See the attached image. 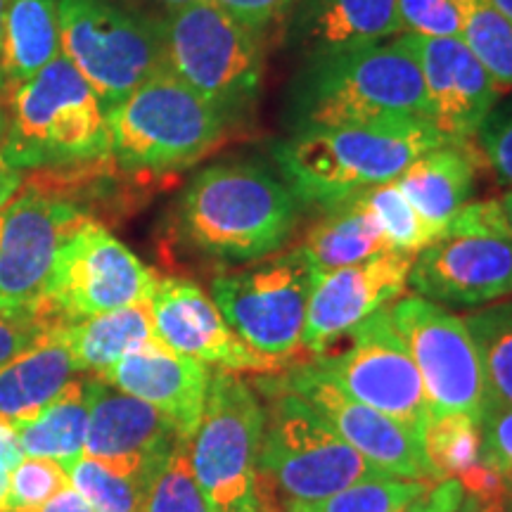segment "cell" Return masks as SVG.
Returning a JSON list of instances; mask_svg holds the SVG:
<instances>
[{
	"instance_id": "obj_28",
	"label": "cell",
	"mask_w": 512,
	"mask_h": 512,
	"mask_svg": "<svg viewBox=\"0 0 512 512\" xmlns=\"http://www.w3.org/2000/svg\"><path fill=\"white\" fill-rule=\"evenodd\" d=\"M403 34L396 0H313L306 36L313 53L380 43Z\"/></svg>"
},
{
	"instance_id": "obj_41",
	"label": "cell",
	"mask_w": 512,
	"mask_h": 512,
	"mask_svg": "<svg viewBox=\"0 0 512 512\" xmlns=\"http://www.w3.org/2000/svg\"><path fill=\"white\" fill-rule=\"evenodd\" d=\"M221 10H226L242 27L261 31L268 22L283 15L294 0H214Z\"/></svg>"
},
{
	"instance_id": "obj_8",
	"label": "cell",
	"mask_w": 512,
	"mask_h": 512,
	"mask_svg": "<svg viewBox=\"0 0 512 512\" xmlns=\"http://www.w3.org/2000/svg\"><path fill=\"white\" fill-rule=\"evenodd\" d=\"M60 53L110 110L166 67L162 24L114 0H57Z\"/></svg>"
},
{
	"instance_id": "obj_32",
	"label": "cell",
	"mask_w": 512,
	"mask_h": 512,
	"mask_svg": "<svg viewBox=\"0 0 512 512\" xmlns=\"http://www.w3.org/2000/svg\"><path fill=\"white\" fill-rule=\"evenodd\" d=\"M422 451L437 477L456 479L482 463V425L460 413H434L422 432Z\"/></svg>"
},
{
	"instance_id": "obj_29",
	"label": "cell",
	"mask_w": 512,
	"mask_h": 512,
	"mask_svg": "<svg viewBox=\"0 0 512 512\" xmlns=\"http://www.w3.org/2000/svg\"><path fill=\"white\" fill-rule=\"evenodd\" d=\"M463 320L482 356L489 408H512V299L484 306Z\"/></svg>"
},
{
	"instance_id": "obj_49",
	"label": "cell",
	"mask_w": 512,
	"mask_h": 512,
	"mask_svg": "<svg viewBox=\"0 0 512 512\" xmlns=\"http://www.w3.org/2000/svg\"><path fill=\"white\" fill-rule=\"evenodd\" d=\"M8 482L10 472L0 470V512H8Z\"/></svg>"
},
{
	"instance_id": "obj_5",
	"label": "cell",
	"mask_w": 512,
	"mask_h": 512,
	"mask_svg": "<svg viewBox=\"0 0 512 512\" xmlns=\"http://www.w3.org/2000/svg\"><path fill=\"white\" fill-rule=\"evenodd\" d=\"M228 124L166 67L107 110L114 164L147 174L197 164L226 138Z\"/></svg>"
},
{
	"instance_id": "obj_13",
	"label": "cell",
	"mask_w": 512,
	"mask_h": 512,
	"mask_svg": "<svg viewBox=\"0 0 512 512\" xmlns=\"http://www.w3.org/2000/svg\"><path fill=\"white\" fill-rule=\"evenodd\" d=\"M425 384L434 413H460L482 425L489 411V389L482 356L465 320L444 306L408 294L389 309Z\"/></svg>"
},
{
	"instance_id": "obj_7",
	"label": "cell",
	"mask_w": 512,
	"mask_h": 512,
	"mask_svg": "<svg viewBox=\"0 0 512 512\" xmlns=\"http://www.w3.org/2000/svg\"><path fill=\"white\" fill-rule=\"evenodd\" d=\"M159 24L169 72L228 121L252 110L264 79L259 31L242 27L214 0L169 10Z\"/></svg>"
},
{
	"instance_id": "obj_12",
	"label": "cell",
	"mask_w": 512,
	"mask_h": 512,
	"mask_svg": "<svg viewBox=\"0 0 512 512\" xmlns=\"http://www.w3.org/2000/svg\"><path fill=\"white\" fill-rule=\"evenodd\" d=\"M266 427V408L240 373L214 370L207 403L188 439L197 484L216 510L245 498L256 484V460Z\"/></svg>"
},
{
	"instance_id": "obj_47",
	"label": "cell",
	"mask_w": 512,
	"mask_h": 512,
	"mask_svg": "<svg viewBox=\"0 0 512 512\" xmlns=\"http://www.w3.org/2000/svg\"><path fill=\"white\" fill-rule=\"evenodd\" d=\"M24 181H27V174H24V171L12 169V166L0 162V209L15 200L19 192H22Z\"/></svg>"
},
{
	"instance_id": "obj_11",
	"label": "cell",
	"mask_w": 512,
	"mask_h": 512,
	"mask_svg": "<svg viewBox=\"0 0 512 512\" xmlns=\"http://www.w3.org/2000/svg\"><path fill=\"white\" fill-rule=\"evenodd\" d=\"M347 339L349 347L323 351L309 366L349 399L389 415L422 439L432 406L389 309L363 320Z\"/></svg>"
},
{
	"instance_id": "obj_30",
	"label": "cell",
	"mask_w": 512,
	"mask_h": 512,
	"mask_svg": "<svg viewBox=\"0 0 512 512\" xmlns=\"http://www.w3.org/2000/svg\"><path fill=\"white\" fill-rule=\"evenodd\" d=\"M157 472H119L86 456L67 465L69 484L95 512H143Z\"/></svg>"
},
{
	"instance_id": "obj_48",
	"label": "cell",
	"mask_w": 512,
	"mask_h": 512,
	"mask_svg": "<svg viewBox=\"0 0 512 512\" xmlns=\"http://www.w3.org/2000/svg\"><path fill=\"white\" fill-rule=\"evenodd\" d=\"M498 202H501V209H503L505 223H508L510 238H512V190H510V192H505V195L498 197Z\"/></svg>"
},
{
	"instance_id": "obj_33",
	"label": "cell",
	"mask_w": 512,
	"mask_h": 512,
	"mask_svg": "<svg viewBox=\"0 0 512 512\" xmlns=\"http://www.w3.org/2000/svg\"><path fill=\"white\" fill-rule=\"evenodd\" d=\"M434 484L413 479H368L311 503H283V512H403Z\"/></svg>"
},
{
	"instance_id": "obj_9",
	"label": "cell",
	"mask_w": 512,
	"mask_h": 512,
	"mask_svg": "<svg viewBox=\"0 0 512 512\" xmlns=\"http://www.w3.org/2000/svg\"><path fill=\"white\" fill-rule=\"evenodd\" d=\"M318 273L299 249L216 275L211 299L249 349L285 363L302 349L309 299Z\"/></svg>"
},
{
	"instance_id": "obj_31",
	"label": "cell",
	"mask_w": 512,
	"mask_h": 512,
	"mask_svg": "<svg viewBox=\"0 0 512 512\" xmlns=\"http://www.w3.org/2000/svg\"><path fill=\"white\" fill-rule=\"evenodd\" d=\"M460 38L501 91H512V19L489 0H456Z\"/></svg>"
},
{
	"instance_id": "obj_17",
	"label": "cell",
	"mask_w": 512,
	"mask_h": 512,
	"mask_svg": "<svg viewBox=\"0 0 512 512\" xmlns=\"http://www.w3.org/2000/svg\"><path fill=\"white\" fill-rule=\"evenodd\" d=\"M155 335L164 347L228 373H275L285 363L256 354L230 330L219 306L185 278H157L150 297Z\"/></svg>"
},
{
	"instance_id": "obj_2",
	"label": "cell",
	"mask_w": 512,
	"mask_h": 512,
	"mask_svg": "<svg viewBox=\"0 0 512 512\" xmlns=\"http://www.w3.org/2000/svg\"><path fill=\"white\" fill-rule=\"evenodd\" d=\"M299 219L287 183L256 162H219L185 185L176 228L197 252L233 264H254L280 252Z\"/></svg>"
},
{
	"instance_id": "obj_43",
	"label": "cell",
	"mask_w": 512,
	"mask_h": 512,
	"mask_svg": "<svg viewBox=\"0 0 512 512\" xmlns=\"http://www.w3.org/2000/svg\"><path fill=\"white\" fill-rule=\"evenodd\" d=\"M223 512H283V508H280L278 498L264 484L256 482L254 489L245 498H240L238 503H233Z\"/></svg>"
},
{
	"instance_id": "obj_52",
	"label": "cell",
	"mask_w": 512,
	"mask_h": 512,
	"mask_svg": "<svg viewBox=\"0 0 512 512\" xmlns=\"http://www.w3.org/2000/svg\"><path fill=\"white\" fill-rule=\"evenodd\" d=\"M489 3L496 5V8L501 10L505 17L512 19V0H489Z\"/></svg>"
},
{
	"instance_id": "obj_40",
	"label": "cell",
	"mask_w": 512,
	"mask_h": 512,
	"mask_svg": "<svg viewBox=\"0 0 512 512\" xmlns=\"http://www.w3.org/2000/svg\"><path fill=\"white\" fill-rule=\"evenodd\" d=\"M482 463L512 477V408H489L482 420Z\"/></svg>"
},
{
	"instance_id": "obj_44",
	"label": "cell",
	"mask_w": 512,
	"mask_h": 512,
	"mask_svg": "<svg viewBox=\"0 0 512 512\" xmlns=\"http://www.w3.org/2000/svg\"><path fill=\"white\" fill-rule=\"evenodd\" d=\"M460 484L458 479H444L434 484L427 494V512H456L460 503Z\"/></svg>"
},
{
	"instance_id": "obj_3",
	"label": "cell",
	"mask_w": 512,
	"mask_h": 512,
	"mask_svg": "<svg viewBox=\"0 0 512 512\" xmlns=\"http://www.w3.org/2000/svg\"><path fill=\"white\" fill-rule=\"evenodd\" d=\"M290 93L292 133L389 117L430 119L420 64L401 34L389 43L311 53Z\"/></svg>"
},
{
	"instance_id": "obj_18",
	"label": "cell",
	"mask_w": 512,
	"mask_h": 512,
	"mask_svg": "<svg viewBox=\"0 0 512 512\" xmlns=\"http://www.w3.org/2000/svg\"><path fill=\"white\" fill-rule=\"evenodd\" d=\"M420 64L430 121L446 143H470L501 100V88L463 38L401 34Z\"/></svg>"
},
{
	"instance_id": "obj_36",
	"label": "cell",
	"mask_w": 512,
	"mask_h": 512,
	"mask_svg": "<svg viewBox=\"0 0 512 512\" xmlns=\"http://www.w3.org/2000/svg\"><path fill=\"white\" fill-rule=\"evenodd\" d=\"M69 486L67 467L50 458L24 456L10 470L8 512H31Z\"/></svg>"
},
{
	"instance_id": "obj_6",
	"label": "cell",
	"mask_w": 512,
	"mask_h": 512,
	"mask_svg": "<svg viewBox=\"0 0 512 512\" xmlns=\"http://www.w3.org/2000/svg\"><path fill=\"white\" fill-rule=\"evenodd\" d=\"M268 401L256 482L283 503H311L368 479L392 477L351 448L292 392L261 380Z\"/></svg>"
},
{
	"instance_id": "obj_38",
	"label": "cell",
	"mask_w": 512,
	"mask_h": 512,
	"mask_svg": "<svg viewBox=\"0 0 512 512\" xmlns=\"http://www.w3.org/2000/svg\"><path fill=\"white\" fill-rule=\"evenodd\" d=\"M403 34L427 38H460L456 0H396Z\"/></svg>"
},
{
	"instance_id": "obj_51",
	"label": "cell",
	"mask_w": 512,
	"mask_h": 512,
	"mask_svg": "<svg viewBox=\"0 0 512 512\" xmlns=\"http://www.w3.org/2000/svg\"><path fill=\"white\" fill-rule=\"evenodd\" d=\"M5 8H8V0H0V48H3V24H5ZM0 93H3V72H0Z\"/></svg>"
},
{
	"instance_id": "obj_16",
	"label": "cell",
	"mask_w": 512,
	"mask_h": 512,
	"mask_svg": "<svg viewBox=\"0 0 512 512\" xmlns=\"http://www.w3.org/2000/svg\"><path fill=\"white\" fill-rule=\"evenodd\" d=\"M413 259L411 254L387 249L361 264L318 273L302 335L306 354L330 351L363 320L399 299L408 287Z\"/></svg>"
},
{
	"instance_id": "obj_4",
	"label": "cell",
	"mask_w": 512,
	"mask_h": 512,
	"mask_svg": "<svg viewBox=\"0 0 512 512\" xmlns=\"http://www.w3.org/2000/svg\"><path fill=\"white\" fill-rule=\"evenodd\" d=\"M5 98L3 164L19 171H62L114 162L107 110L62 53Z\"/></svg>"
},
{
	"instance_id": "obj_25",
	"label": "cell",
	"mask_w": 512,
	"mask_h": 512,
	"mask_svg": "<svg viewBox=\"0 0 512 512\" xmlns=\"http://www.w3.org/2000/svg\"><path fill=\"white\" fill-rule=\"evenodd\" d=\"M60 55L57 0H8L0 48L3 93L29 81Z\"/></svg>"
},
{
	"instance_id": "obj_53",
	"label": "cell",
	"mask_w": 512,
	"mask_h": 512,
	"mask_svg": "<svg viewBox=\"0 0 512 512\" xmlns=\"http://www.w3.org/2000/svg\"><path fill=\"white\" fill-rule=\"evenodd\" d=\"M427 494H430V491H427ZM427 494L422 496V498H418V501H415V503L408 505V508L403 510V512H427Z\"/></svg>"
},
{
	"instance_id": "obj_21",
	"label": "cell",
	"mask_w": 512,
	"mask_h": 512,
	"mask_svg": "<svg viewBox=\"0 0 512 512\" xmlns=\"http://www.w3.org/2000/svg\"><path fill=\"white\" fill-rule=\"evenodd\" d=\"M98 380L150 403L188 441L207 403L211 370L207 363L176 354L157 339L121 358L110 370L98 375Z\"/></svg>"
},
{
	"instance_id": "obj_14",
	"label": "cell",
	"mask_w": 512,
	"mask_h": 512,
	"mask_svg": "<svg viewBox=\"0 0 512 512\" xmlns=\"http://www.w3.org/2000/svg\"><path fill=\"white\" fill-rule=\"evenodd\" d=\"M86 216L67 197L29 183L0 209V316L36 318L57 252Z\"/></svg>"
},
{
	"instance_id": "obj_45",
	"label": "cell",
	"mask_w": 512,
	"mask_h": 512,
	"mask_svg": "<svg viewBox=\"0 0 512 512\" xmlns=\"http://www.w3.org/2000/svg\"><path fill=\"white\" fill-rule=\"evenodd\" d=\"M22 451H19L15 427L10 420L0 418V470L10 472L19 460H22Z\"/></svg>"
},
{
	"instance_id": "obj_39",
	"label": "cell",
	"mask_w": 512,
	"mask_h": 512,
	"mask_svg": "<svg viewBox=\"0 0 512 512\" xmlns=\"http://www.w3.org/2000/svg\"><path fill=\"white\" fill-rule=\"evenodd\" d=\"M477 138L498 181L512 188V95L496 102L479 126Z\"/></svg>"
},
{
	"instance_id": "obj_24",
	"label": "cell",
	"mask_w": 512,
	"mask_h": 512,
	"mask_svg": "<svg viewBox=\"0 0 512 512\" xmlns=\"http://www.w3.org/2000/svg\"><path fill=\"white\" fill-rule=\"evenodd\" d=\"M380 226L363 195L349 197L335 207L323 209V219L313 223L299 252L316 273H330L337 268L361 264L387 252Z\"/></svg>"
},
{
	"instance_id": "obj_26",
	"label": "cell",
	"mask_w": 512,
	"mask_h": 512,
	"mask_svg": "<svg viewBox=\"0 0 512 512\" xmlns=\"http://www.w3.org/2000/svg\"><path fill=\"white\" fill-rule=\"evenodd\" d=\"M93 380H72L55 401L31 420L12 422L22 456L72 465L83 456L91 420Z\"/></svg>"
},
{
	"instance_id": "obj_54",
	"label": "cell",
	"mask_w": 512,
	"mask_h": 512,
	"mask_svg": "<svg viewBox=\"0 0 512 512\" xmlns=\"http://www.w3.org/2000/svg\"><path fill=\"white\" fill-rule=\"evenodd\" d=\"M159 3L169 5V10L174 8H183V5H190V3H197V0H159Z\"/></svg>"
},
{
	"instance_id": "obj_10",
	"label": "cell",
	"mask_w": 512,
	"mask_h": 512,
	"mask_svg": "<svg viewBox=\"0 0 512 512\" xmlns=\"http://www.w3.org/2000/svg\"><path fill=\"white\" fill-rule=\"evenodd\" d=\"M157 275L105 226L86 216L57 252L36 318L76 323L150 302Z\"/></svg>"
},
{
	"instance_id": "obj_15",
	"label": "cell",
	"mask_w": 512,
	"mask_h": 512,
	"mask_svg": "<svg viewBox=\"0 0 512 512\" xmlns=\"http://www.w3.org/2000/svg\"><path fill=\"white\" fill-rule=\"evenodd\" d=\"M268 382L299 396L351 448H356L363 458L387 475L427 484L441 482L422 451V441L408 427L375 408L349 399L335 384L318 375L309 363L290 370L283 377H268Z\"/></svg>"
},
{
	"instance_id": "obj_50",
	"label": "cell",
	"mask_w": 512,
	"mask_h": 512,
	"mask_svg": "<svg viewBox=\"0 0 512 512\" xmlns=\"http://www.w3.org/2000/svg\"><path fill=\"white\" fill-rule=\"evenodd\" d=\"M5 138H8V110L0 105V150H3Z\"/></svg>"
},
{
	"instance_id": "obj_35",
	"label": "cell",
	"mask_w": 512,
	"mask_h": 512,
	"mask_svg": "<svg viewBox=\"0 0 512 512\" xmlns=\"http://www.w3.org/2000/svg\"><path fill=\"white\" fill-rule=\"evenodd\" d=\"M143 512H219L197 484L188 458V441H178L159 467Z\"/></svg>"
},
{
	"instance_id": "obj_22",
	"label": "cell",
	"mask_w": 512,
	"mask_h": 512,
	"mask_svg": "<svg viewBox=\"0 0 512 512\" xmlns=\"http://www.w3.org/2000/svg\"><path fill=\"white\" fill-rule=\"evenodd\" d=\"M74 366L67 323H46L29 349L0 366V418L24 422L38 415L72 382Z\"/></svg>"
},
{
	"instance_id": "obj_46",
	"label": "cell",
	"mask_w": 512,
	"mask_h": 512,
	"mask_svg": "<svg viewBox=\"0 0 512 512\" xmlns=\"http://www.w3.org/2000/svg\"><path fill=\"white\" fill-rule=\"evenodd\" d=\"M31 512H95V510L86 501H83V496L79 494V491L72 489V484H69L67 489L60 491L55 498H50L46 505H41V508H36Z\"/></svg>"
},
{
	"instance_id": "obj_27",
	"label": "cell",
	"mask_w": 512,
	"mask_h": 512,
	"mask_svg": "<svg viewBox=\"0 0 512 512\" xmlns=\"http://www.w3.org/2000/svg\"><path fill=\"white\" fill-rule=\"evenodd\" d=\"M67 337L76 370L95 377L110 370L124 356L157 342L150 302L67 323Z\"/></svg>"
},
{
	"instance_id": "obj_34",
	"label": "cell",
	"mask_w": 512,
	"mask_h": 512,
	"mask_svg": "<svg viewBox=\"0 0 512 512\" xmlns=\"http://www.w3.org/2000/svg\"><path fill=\"white\" fill-rule=\"evenodd\" d=\"M361 195L368 209L373 211L377 226H380L387 247L392 252L415 256L420 249L432 245L434 240L430 230L425 228V223L415 214L413 204L406 200V195L399 190L396 181L375 185V188L361 192Z\"/></svg>"
},
{
	"instance_id": "obj_20",
	"label": "cell",
	"mask_w": 512,
	"mask_h": 512,
	"mask_svg": "<svg viewBox=\"0 0 512 512\" xmlns=\"http://www.w3.org/2000/svg\"><path fill=\"white\" fill-rule=\"evenodd\" d=\"M178 441L185 439L157 408L93 377L83 456L119 472L159 470Z\"/></svg>"
},
{
	"instance_id": "obj_42",
	"label": "cell",
	"mask_w": 512,
	"mask_h": 512,
	"mask_svg": "<svg viewBox=\"0 0 512 512\" xmlns=\"http://www.w3.org/2000/svg\"><path fill=\"white\" fill-rule=\"evenodd\" d=\"M46 323L38 318H15V316H0V366L22 354L24 349H29L41 335Z\"/></svg>"
},
{
	"instance_id": "obj_1",
	"label": "cell",
	"mask_w": 512,
	"mask_h": 512,
	"mask_svg": "<svg viewBox=\"0 0 512 512\" xmlns=\"http://www.w3.org/2000/svg\"><path fill=\"white\" fill-rule=\"evenodd\" d=\"M444 143L427 117H389L294 131L273 145V157L297 202L330 209L396 181L415 159Z\"/></svg>"
},
{
	"instance_id": "obj_23",
	"label": "cell",
	"mask_w": 512,
	"mask_h": 512,
	"mask_svg": "<svg viewBox=\"0 0 512 512\" xmlns=\"http://www.w3.org/2000/svg\"><path fill=\"white\" fill-rule=\"evenodd\" d=\"M477 159L467 143H444L415 159L396 185L413 204L432 240L444 235L448 223L475 192Z\"/></svg>"
},
{
	"instance_id": "obj_37",
	"label": "cell",
	"mask_w": 512,
	"mask_h": 512,
	"mask_svg": "<svg viewBox=\"0 0 512 512\" xmlns=\"http://www.w3.org/2000/svg\"><path fill=\"white\" fill-rule=\"evenodd\" d=\"M456 479L463 491L456 512H512V477L477 463Z\"/></svg>"
},
{
	"instance_id": "obj_19",
	"label": "cell",
	"mask_w": 512,
	"mask_h": 512,
	"mask_svg": "<svg viewBox=\"0 0 512 512\" xmlns=\"http://www.w3.org/2000/svg\"><path fill=\"white\" fill-rule=\"evenodd\" d=\"M408 285L439 306H489L512 297V240L441 238L415 254Z\"/></svg>"
}]
</instances>
